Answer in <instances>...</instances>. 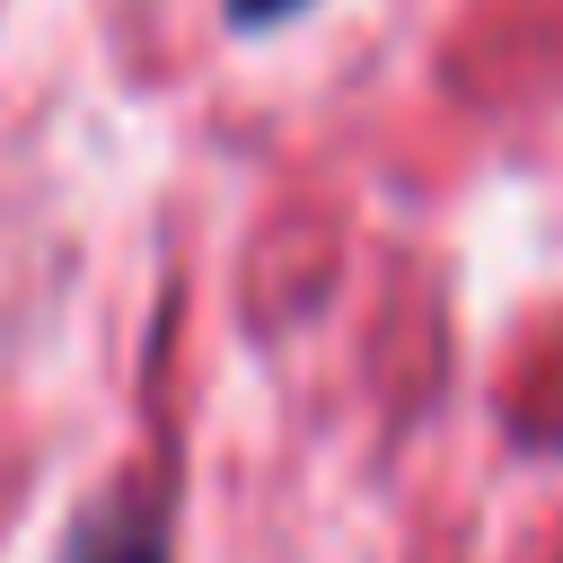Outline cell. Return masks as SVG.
I'll list each match as a JSON object with an SVG mask.
<instances>
[{
    "label": "cell",
    "mask_w": 563,
    "mask_h": 563,
    "mask_svg": "<svg viewBox=\"0 0 563 563\" xmlns=\"http://www.w3.org/2000/svg\"><path fill=\"white\" fill-rule=\"evenodd\" d=\"M308 0H229V18L238 26H282V18H299Z\"/></svg>",
    "instance_id": "7a4b0ae2"
},
{
    "label": "cell",
    "mask_w": 563,
    "mask_h": 563,
    "mask_svg": "<svg viewBox=\"0 0 563 563\" xmlns=\"http://www.w3.org/2000/svg\"><path fill=\"white\" fill-rule=\"evenodd\" d=\"M70 563H167V537H158L150 519H132V510H106V519L79 537Z\"/></svg>",
    "instance_id": "6da1fadb"
}]
</instances>
